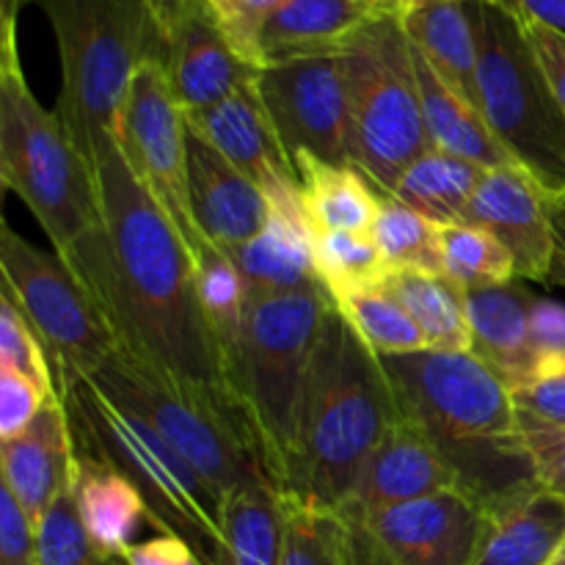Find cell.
Returning <instances> with one entry per match:
<instances>
[{
  "instance_id": "d6986e66",
  "label": "cell",
  "mask_w": 565,
  "mask_h": 565,
  "mask_svg": "<svg viewBox=\"0 0 565 565\" xmlns=\"http://www.w3.org/2000/svg\"><path fill=\"white\" fill-rule=\"evenodd\" d=\"M185 119L199 138L218 149L241 174L263 188V193L298 182L292 158L281 147L254 83L213 108L188 114Z\"/></svg>"
},
{
  "instance_id": "52a82bcc",
  "label": "cell",
  "mask_w": 565,
  "mask_h": 565,
  "mask_svg": "<svg viewBox=\"0 0 565 565\" xmlns=\"http://www.w3.org/2000/svg\"><path fill=\"white\" fill-rule=\"evenodd\" d=\"M81 450L119 469L149 511V524L160 533L180 535L199 555L213 563L221 535V505L213 486L136 412L116 406L92 381L61 390Z\"/></svg>"
},
{
  "instance_id": "836d02e7",
  "label": "cell",
  "mask_w": 565,
  "mask_h": 565,
  "mask_svg": "<svg viewBox=\"0 0 565 565\" xmlns=\"http://www.w3.org/2000/svg\"><path fill=\"white\" fill-rule=\"evenodd\" d=\"M315 265L331 301L390 276V265L367 232H315Z\"/></svg>"
},
{
  "instance_id": "83f0119b",
  "label": "cell",
  "mask_w": 565,
  "mask_h": 565,
  "mask_svg": "<svg viewBox=\"0 0 565 565\" xmlns=\"http://www.w3.org/2000/svg\"><path fill=\"white\" fill-rule=\"evenodd\" d=\"M287 502L276 486H252L226 497L221 535L210 565H281Z\"/></svg>"
},
{
  "instance_id": "4316f807",
  "label": "cell",
  "mask_w": 565,
  "mask_h": 565,
  "mask_svg": "<svg viewBox=\"0 0 565 565\" xmlns=\"http://www.w3.org/2000/svg\"><path fill=\"white\" fill-rule=\"evenodd\" d=\"M406 36L436 72L478 105V28L475 3H423L403 17ZM480 108V105H478Z\"/></svg>"
},
{
  "instance_id": "11a10c76",
  "label": "cell",
  "mask_w": 565,
  "mask_h": 565,
  "mask_svg": "<svg viewBox=\"0 0 565 565\" xmlns=\"http://www.w3.org/2000/svg\"><path fill=\"white\" fill-rule=\"evenodd\" d=\"M555 204H557V207H563V210H565V196L561 199V202H555Z\"/></svg>"
},
{
  "instance_id": "5bb4252c",
  "label": "cell",
  "mask_w": 565,
  "mask_h": 565,
  "mask_svg": "<svg viewBox=\"0 0 565 565\" xmlns=\"http://www.w3.org/2000/svg\"><path fill=\"white\" fill-rule=\"evenodd\" d=\"M254 86L290 158L315 154L351 163V97L342 55L263 66Z\"/></svg>"
},
{
  "instance_id": "f1b7e54d",
  "label": "cell",
  "mask_w": 565,
  "mask_h": 565,
  "mask_svg": "<svg viewBox=\"0 0 565 565\" xmlns=\"http://www.w3.org/2000/svg\"><path fill=\"white\" fill-rule=\"evenodd\" d=\"M565 541V502L539 489L489 519L472 565H546Z\"/></svg>"
},
{
  "instance_id": "7dc6e473",
  "label": "cell",
  "mask_w": 565,
  "mask_h": 565,
  "mask_svg": "<svg viewBox=\"0 0 565 565\" xmlns=\"http://www.w3.org/2000/svg\"><path fill=\"white\" fill-rule=\"evenodd\" d=\"M524 441H527L530 452H533L541 489L561 497L565 502V434L530 436Z\"/></svg>"
},
{
  "instance_id": "ab89813d",
  "label": "cell",
  "mask_w": 565,
  "mask_h": 565,
  "mask_svg": "<svg viewBox=\"0 0 565 565\" xmlns=\"http://www.w3.org/2000/svg\"><path fill=\"white\" fill-rule=\"evenodd\" d=\"M513 408L522 439L565 434V373L535 379L513 390Z\"/></svg>"
},
{
  "instance_id": "8992f818",
  "label": "cell",
  "mask_w": 565,
  "mask_h": 565,
  "mask_svg": "<svg viewBox=\"0 0 565 565\" xmlns=\"http://www.w3.org/2000/svg\"><path fill=\"white\" fill-rule=\"evenodd\" d=\"M331 296L326 290L252 298L226 381L252 423L265 463L285 494L296 461L303 392Z\"/></svg>"
},
{
  "instance_id": "d6a6232c",
  "label": "cell",
  "mask_w": 565,
  "mask_h": 565,
  "mask_svg": "<svg viewBox=\"0 0 565 565\" xmlns=\"http://www.w3.org/2000/svg\"><path fill=\"white\" fill-rule=\"evenodd\" d=\"M373 237L390 265V274H397V270L445 274L441 224L406 207L397 199H384L379 218H375Z\"/></svg>"
},
{
  "instance_id": "f35d334b",
  "label": "cell",
  "mask_w": 565,
  "mask_h": 565,
  "mask_svg": "<svg viewBox=\"0 0 565 565\" xmlns=\"http://www.w3.org/2000/svg\"><path fill=\"white\" fill-rule=\"evenodd\" d=\"M0 364L25 375L47 401H61L47 348L3 287H0Z\"/></svg>"
},
{
  "instance_id": "277c9868",
  "label": "cell",
  "mask_w": 565,
  "mask_h": 565,
  "mask_svg": "<svg viewBox=\"0 0 565 565\" xmlns=\"http://www.w3.org/2000/svg\"><path fill=\"white\" fill-rule=\"evenodd\" d=\"M53 28L61 61L55 114L94 166V149L119 138L127 92L147 61L163 64V33L149 0H31Z\"/></svg>"
},
{
  "instance_id": "1f68e13d",
  "label": "cell",
  "mask_w": 565,
  "mask_h": 565,
  "mask_svg": "<svg viewBox=\"0 0 565 565\" xmlns=\"http://www.w3.org/2000/svg\"><path fill=\"white\" fill-rule=\"evenodd\" d=\"M334 303L375 356L428 351V342H425L419 326L401 307V301L386 290L384 281L337 298Z\"/></svg>"
},
{
  "instance_id": "9c48e42d",
  "label": "cell",
  "mask_w": 565,
  "mask_h": 565,
  "mask_svg": "<svg viewBox=\"0 0 565 565\" xmlns=\"http://www.w3.org/2000/svg\"><path fill=\"white\" fill-rule=\"evenodd\" d=\"M478 105L511 158L550 193L565 196V114L522 20L500 3H475Z\"/></svg>"
},
{
  "instance_id": "7a4b0ae2",
  "label": "cell",
  "mask_w": 565,
  "mask_h": 565,
  "mask_svg": "<svg viewBox=\"0 0 565 565\" xmlns=\"http://www.w3.org/2000/svg\"><path fill=\"white\" fill-rule=\"evenodd\" d=\"M403 419L423 430L456 475V491L489 519L541 489L519 434L513 390L475 353L379 356Z\"/></svg>"
},
{
  "instance_id": "f907efd6",
  "label": "cell",
  "mask_w": 565,
  "mask_h": 565,
  "mask_svg": "<svg viewBox=\"0 0 565 565\" xmlns=\"http://www.w3.org/2000/svg\"><path fill=\"white\" fill-rule=\"evenodd\" d=\"M356 3H362L364 9L370 11L373 17H395V20H403V17L408 14V9H412V0H356Z\"/></svg>"
},
{
  "instance_id": "44dd1931",
  "label": "cell",
  "mask_w": 565,
  "mask_h": 565,
  "mask_svg": "<svg viewBox=\"0 0 565 565\" xmlns=\"http://www.w3.org/2000/svg\"><path fill=\"white\" fill-rule=\"evenodd\" d=\"M70 417L64 403H50L36 419L9 441H0V486L14 494L33 527L47 516L55 497L72 480Z\"/></svg>"
},
{
  "instance_id": "8fae6325",
  "label": "cell",
  "mask_w": 565,
  "mask_h": 565,
  "mask_svg": "<svg viewBox=\"0 0 565 565\" xmlns=\"http://www.w3.org/2000/svg\"><path fill=\"white\" fill-rule=\"evenodd\" d=\"M0 274V287L14 298L47 348L58 395L70 384L97 375L116 356L108 320L88 287L53 248L44 252L3 224Z\"/></svg>"
},
{
  "instance_id": "b9f144b4",
  "label": "cell",
  "mask_w": 565,
  "mask_h": 565,
  "mask_svg": "<svg viewBox=\"0 0 565 565\" xmlns=\"http://www.w3.org/2000/svg\"><path fill=\"white\" fill-rule=\"evenodd\" d=\"M285 0H207L210 11L218 20L221 31L226 33L232 47L237 50L241 58L257 70L254 64V44H257L259 28L265 25L270 14H274Z\"/></svg>"
},
{
  "instance_id": "f546056e",
  "label": "cell",
  "mask_w": 565,
  "mask_h": 565,
  "mask_svg": "<svg viewBox=\"0 0 565 565\" xmlns=\"http://www.w3.org/2000/svg\"><path fill=\"white\" fill-rule=\"evenodd\" d=\"M384 287L412 315L430 351L463 353L472 348L467 290L458 287L450 276L397 270L386 276Z\"/></svg>"
},
{
  "instance_id": "4dcf8cb0",
  "label": "cell",
  "mask_w": 565,
  "mask_h": 565,
  "mask_svg": "<svg viewBox=\"0 0 565 565\" xmlns=\"http://www.w3.org/2000/svg\"><path fill=\"white\" fill-rule=\"evenodd\" d=\"M486 171L489 169L472 163V160L456 158V154L441 152V149H430L428 154L408 166L392 199L428 215L430 221L441 226L463 224Z\"/></svg>"
},
{
  "instance_id": "7c38bea8",
  "label": "cell",
  "mask_w": 565,
  "mask_h": 565,
  "mask_svg": "<svg viewBox=\"0 0 565 565\" xmlns=\"http://www.w3.org/2000/svg\"><path fill=\"white\" fill-rule=\"evenodd\" d=\"M119 147L141 185L163 207L196 257L210 241H204L193 218L188 119L160 61H147L132 77L119 121Z\"/></svg>"
},
{
  "instance_id": "681fc988",
  "label": "cell",
  "mask_w": 565,
  "mask_h": 565,
  "mask_svg": "<svg viewBox=\"0 0 565 565\" xmlns=\"http://www.w3.org/2000/svg\"><path fill=\"white\" fill-rule=\"evenodd\" d=\"M552 221H555V263H552L550 281L565 287V210L557 207V204Z\"/></svg>"
},
{
  "instance_id": "9a60e30c",
  "label": "cell",
  "mask_w": 565,
  "mask_h": 565,
  "mask_svg": "<svg viewBox=\"0 0 565 565\" xmlns=\"http://www.w3.org/2000/svg\"><path fill=\"white\" fill-rule=\"evenodd\" d=\"M163 70L180 108L199 114L257 81V72L237 55L207 0H188L160 25Z\"/></svg>"
},
{
  "instance_id": "603a6c76",
  "label": "cell",
  "mask_w": 565,
  "mask_h": 565,
  "mask_svg": "<svg viewBox=\"0 0 565 565\" xmlns=\"http://www.w3.org/2000/svg\"><path fill=\"white\" fill-rule=\"evenodd\" d=\"M535 292L522 281L497 287L467 290L469 331L472 348L469 353L489 364L511 390L530 384L533 362H530V312Z\"/></svg>"
},
{
  "instance_id": "e0dca14e",
  "label": "cell",
  "mask_w": 565,
  "mask_h": 565,
  "mask_svg": "<svg viewBox=\"0 0 565 565\" xmlns=\"http://www.w3.org/2000/svg\"><path fill=\"white\" fill-rule=\"evenodd\" d=\"M268 199V221L254 241L224 252L252 298L279 292L326 290L315 265V230L303 210L301 185L274 188Z\"/></svg>"
},
{
  "instance_id": "816d5d0a",
  "label": "cell",
  "mask_w": 565,
  "mask_h": 565,
  "mask_svg": "<svg viewBox=\"0 0 565 565\" xmlns=\"http://www.w3.org/2000/svg\"><path fill=\"white\" fill-rule=\"evenodd\" d=\"M188 0H149V6H152L154 17H158V25H163L166 20H169L174 11H180L182 6H185Z\"/></svg>"
},
{
  "instance_id": "7bdbcfd3",
  "label": "cell",
  "mask_w": 565,
  "mask_h": 565,
  "mask_svg": "<svg viewBox=\"0 0 565 565\" xmlns=\"http://www.w3.org/2000/svg\"><path fill=\"white\" fill-rule=\"evenodd\" d=\"M50 403L25 375L0 364V441L20 436Z\"/></svg>"
},
{
  "instance_id": "8d00e7d4",
  "label": "cell",
  "mask_w": 565,
  "mask_h": 565,
  "mask_svg": "<svg viewBox=\"0 0 565 565\" xmlns=\"http://www.w3.org/2000/svg\"><path fill=\"white\" fill-rule=\"evenodd\" d=\"M287 502V541L281 565H353L348 527L334 511Z\"/></svg>"
},
{
  "instance_id": "ac0fdd59",
  "label": "cell",
  "mask_w": 565,
  "mask_h": 565,
  "mask_svg": "<svg viewBox=\"0 0 565 565\" xmlns=\"http://www.w3.org/2000/svg\"><path fill=\"white\" fill-rule=\"evenodd\" d=\"M445 491H456V475L428 436L401 417L367 458L351 497L337 513L367 516Z\"/></svg>"
},
{
  "instance_id": "d4e9b609",
  "label": "cell",
  "mask_w": 565,
  "mask_h": 565,
  "mask_svg": "<svg viewBox=\"0 0 565 565\" xmlns=\"http://www.w3.org/2000/svg\"><path fill=\"white\" fill-rule=\"evenodd\" d=\"M414 75H417L419 97H423L425 125L434 149L450 152L456 158L472 160L483 169H505V166H519L511 158L500 138L491 132L483 110L458 94L439 72L430 66V61L412 44Z\"/></svg>"
},
{
  "instance_id": "c3c4849f",
  "label": "cell",
  "mask_w": 565,
  "mask_h": 565,
  "mask_svg": "<svg viewBox=\"0 0 565 565\" xmlns=\"http://www.w3.org/2000/svg\"><path fill=\"white\" fill-rule=\"evenodd\" d=\"M505 9H511L519 20L539 22L565 36V0H505Z\"/></svg>"
},
{
  "instance_id": "5b68a950",
  "label": "cell",
  "mask_w": 565,
  "mask_h": 565,
  "mask_svg": "<svg viewBox=\"0 0 565 565\" xmlns=\"http://www.w3.org/2000/svg\"><path fill=\"white\" fill-rule=\"evenodd\" d=\"M0 182L31 210L58 257L103 224L94 166L28 86L11 20H0Z\"/></svg>"
},
{
  "instance_id": "ee69618b",
  "label": "cell",
  "mask_w": 565,
  "mask_h": 565,
  "mask_svg": "<svg viewBox=\"0 0 565 565\" xmlns=\"http://www.w3.org/2000/svg\"><path fill=\"white\" fill-rule=\"evenodd\" d=\"M0 565H39L36 527L6 486H0Z\"/></svg>"
},
{
  "instance_id": "74e56055",
  "label": "cell",
  "mask_w": 565,
  "mask_h": 565,
  "mask_svg": "<svg viewBox=\"0 0 565 565\" xmlns=\"http://www.w3.org/2000/svg\"><path fill=\"white\" fill-rule=\"evenodd\" d=\"M39 565H127L125 557H110L88 539L86 527L77 513L72 480L55 502L47 516L36 527Z\"/></svg>"
},
{
  "instance_id": "e575fe53",
  "label": "cell",
  "mask_w": 565,
  "mask_h": 565,
  "mask_svg": "<svg viewBox=\"0 0 565 565\" xmlns=\"http://www.w3.org/2000/svg\"><path fill=\"white\" fill-rule=\"evenodd\" d=\"M193 263H196L199 301H202L204 318H207L210 329H213L215 340L221 345V353H224L226 370V359H230L237 340H241L243 320H246L248 312L246 285H243L232 259L213 243L202 246Z\"/></svg>"
},
{
  "instance_id": "d590c367",
  "label": "cell",
  "mask_w": 565,
  "mask_h": 565,
  "mask_svg": "<svg viewBox=\"0 0 565 565\" xmlns=\"http://www.w3.org/2000/svg\"><path fill=\"white\" fill-rule=\"evenodd\" d=\"M441 254H445V276H450L463 290L511 285L519 279L511 252L480 226H441Z\"/></svg>"
},
{
  "instance_id": "ffe728a7",
  "label": "cell",
  "mask_w": 565,
  "mask_h": 565,
  "mask_svg": "<svg viewBox=\"0 0 565 565\" xmlns=\"http://www.w3.org/2000/svg\"><path fill=\"white\" fill-rule=\"evenodd\" d=\"M188 158H191L193 218L204 241L218 246L221 252L254 241L268 221V199L263 188L241 174L191 127H188Z\"/></svg>"
},
{
  "instance_id": "f5cc1de1",
  "label": "cell",
  "mask_w": 565,
  "mask_h": 565,
  "mask_svg": "<svg viewBox=\"0 0 565 565\" xmlns=\"http://www.w3.org/2000/svg\"><path fill=\"white\" fill-rule=\"evenodd\" d=\"M423 3H500L502 6L505 0H412V9L414 6H423Z\"/></svg>"
},
{
  "instance_id": "4fadbf2b",
  "label": "cell",
  "mask_w": 565,
  "mask_h": 565,
  "mask_svg": "<svg viewBox=\"0 0 565 565\" xmlns=\"http://www.w3.org/2000/svg\"><path fill=\"white\" fill-rule=\"evenodd\" d=\"M353 565H472L489 516L458 491L342 516Z\"/></svg>"
},
{
  "instance_id": "2e32d148",
  "label": "cell",
  "mask_w": 565,
  "mask_h": 565,
  "mask_svg": "<svg viewBox=\"0 0 565 565\" xmlns=\"http://www.w3.org/2000/svg\"><path fill=\"white\" fill-rule=\"evenodd\" d=\"M555 199L522 169H489L463 224L491 232L511 252L522 281H550L555 263Z\"/></svg>"
},
{
  "instance_id": "30bf717a",
  "label": "cell",
  "mask_w": 565,
  "mask_h": 565,
  "mask_svg": "<svg viewBox=\"0 0 565 565\" xmlns=\"http://www.w3.org/2000/svg\"><path fill=\"white\" fill-rule=\"evenodd\" d=\"M342 58L351 97L348 160L381 196H392L408 166L434 149L406 28L395 17L373 20Z\"/></svg>"
},
{
  "instance_id": "ba28073f",
  "label": "cell",
  "mask_w": 565,
  "mask_h": 565,
  "mask_svg": "<svg viewBox=\"0 0 565 565\" xmlns=\"http://www.w3.org/2000/svg\"><path fill=\"white\" fill-rule=\"evenodd\" d=\"M88 381L116 406L147 419L213 486L221 505L252 486H276L257 434L232 397L177 384L119 353Z\"/></svg>"
},
{
  "instance_id": "f6af8a7d",
  "label": "cell",
  "mask_w": 565,
  "mask_h": 565,
  "mask_svg": "<svg viewBox=\"0 0 565 565\" xmlns=\"http://www.w3.org/2000/svg\"><path fill=\"white\" fill-rule=\"evenodd\" d=\"M522 25L527 31L535 55H539V64L544 70L546 81H550L552 94H555V99L561 103L565 114V36L552 31V28L539 25V22L522 20Z\"/></svg>"
},
{
  "instance_id": "db71d44e",
  "label": "cell",
  "mask_w": 565,
  "mask_h": 565,
  "mask_svg": "<svg viewBox=\"0 0 565 565\" xmlns=\"http://www.w3.org/2000/svg\"><path fill=\"white\" fill-rule=\"evenodd\" d=\"M546 565H565V541L561 546H557V552L555 555H552V561L546 563Z\"/></svg>"
},
{
  "instance_id": "bcb514c9",
  "label": "cell",
  "mask_w": 565,
  "mask_h": 565,
  "mask_svg": "<svg viewBox=\"0 0 565 565\" xmlns=\"http://www.w3.org/2000/svg\"><path fill=\"white\" fill-rule=\"evenodd\" d=\"M127 565H210L180 535L160 533L149 541H138L127 550Z\"/></svg>"
},
{
  "instance_id": "60d3db41",
  "label": "cell",
  "mask_w": 565,
  "mask_h": 565,
  "mask_svg": "<svg viewBox=\"0 0 565 565\" xmlns=\"http://www.w3.org/2000/svg\"><path fill=\"white\" fill-rule=\"evenodd\" d=\"M530 381L565 373V303L535 298L530 312Z\"/></svg>"
},
{
  "instance_id": "3957f363",
  "label": "cell",
  "mask_w": 565,
  "mask_h": 565,
  "mask_svg": "<svg viewBox=\"0 0 565 565\" xmlns=\"http://www.w3.org/2000/svg\"><path fill=\"white\" fill-rule=\"evenodd\" d=\"M397 419L401 412L381 359L331 301L309 367L285 497L320 511H340Z\"/></svg>"
},
{
  "instance_id": "cb8c5ba5",
  "label": "cell",
  "mask_w": 565,
  "mask_h": 565,
  "mask_svg": "<svg viewBox=\"0 0 565 565\" xmlns=\"http://www.w3.org/2000/svg\"><path fill=\"white\" fill-rule=\"evenodd\" d=\"M72 494L88 539L105 555L125 557L127 550L138 544L141 524L149 522L141 494L119 469L77 445L72 458Z\"/></svg>"
},
{
  "instance_id": "6da1fadb",
  "label": "cell",
  "mask_w": 565,
  "mask_h": 565,
  "mask_svg": "<svg viewBox=\"0 0 565 565\" xmlns=\"http://www.w3.org/2000/svg\"><path fill=\"white\" fill-rule=\"evenodd\" d=\"M94 174L103 224L64 259L108 320L116 353L235 401L199 301L191 248L141 185L116 136L94 149Z\"/></svg>"
},
{
  "instance_id": "484cf974",
  "label": "cell",
  "mask_w": 565,
  "mask_h": 565,
  "mask_svg": "<svg viewBox=\"0 0 565 565\" xmlns=\"http://www.w3.org/2000/svg\"><path fill=\"white\" fill-rule=\"evenodd\" d=\"M303 210L315 232H367L373 235L375 218L386 196L351 163H329L315 154H296Z\"/></svg>"
},
{
  "instance_id": "7402d4cb",
  "label": "cell",
  "mask_w": 565,
  "mask_h": 565,
  "mask_svg": "<svg viewBox=\"0 0 565 565\" xmlns=\"http://www.w3.org/2000/svg\"><path fill=\"white\" fill-rule=\"evenodd\" d=\"M379 17L356 0H285L259 28L254 44L257 70L303 58L342 55Z\"/></svg>"
}]
</instances>
